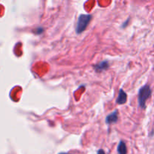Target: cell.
I'll return each instance as SVG.
<instances>
[{
    "instance_id": "obj_1",
    "label": "cell",
    "mask_w": 154,
    "mask_h": 154,
    "mask_svg": "<svg viewBox=\"0 0 154 154\" xmlns=\"http://www.w3.org/2000/svg\"><path fill=\"white\" fill-rule=\"evenodd\" d=\"M151 88H150V84H146L145 85L141 87L138 91V105H139L140 108L142 109H145L147 105H146V102H147V99L150 98L151 96Z\"/></svg>"
},
{
    "instance_id": "obj_2",
    "label": "cell",
    "mask_w": 154,
    "mask_h": 154,
    "mask_svg": "<svg viewBox=\"0 0 154 154\" xmlns=\"http://www.w3.org/2000/svg\"><path fill=\"white\" fill-rule=\"evenodd\" d=\"M91 14H81L78 17L77 21L76 26H75V32L77 34H81L83 32H84L88 26L90 20H92Z\"/></svg>"
},
{
    "instance_id": "obj_3",
    "label": "cell",
    "mask_w": 154,
    "mask_h": 154,
    "mask_svg": "<svg viewBox=\"0 0 154 154\" xmlns=\"http://www.w3.org/2000/svg\"><path fill=\"white\" fill-rule=\"evenodd\" d=\"M117 121H118V111L117 110H115L105 117V123L108 125L116 123Z\"/></svg>"
},
{
    "instance_id": "obj_4",
    "label": "cell",
    "mask_w": 154,
    "mask_h": 154,
    "mask_svg": "<svg viewBox=\"0 0 154 154\" xmlns=\"http://www.w3.org/2000/svg\"><path fill=\"white\" fill-rule=\"evenodd\" d=\"M108 68H109V63L108 60H104V61L100 62L98 64L93 66V69L96 72H103V71L107 70Z\"/></svg>"
},
{
    "instance_id": "obj_5",
    "label": "cell",
    "mask_w": 154,
    "mask_h": 154,
    "mask_svg": "<svg viewBox=\"0 0 154 154\" xmlns=\"http://www.w3.org/2000/svg\"><path fill=\"white\" fill-rule=\"evenodd\" d=\"M126 102H127V94L126 93V92H124L123 89H120L119 90L118 96L116 99V103L118 104V105H123Z\"/></svg>"
},
{
    "instance_id": "obj_6",
    "label": "cell",
    "mask_w": 154,
    "mask_h": 154,
    "mask_svg": "<svg viewBox=\"0 0 154 154\" xmlns=\"http://www.w3.org/2000/svg\"><path fill=\"white\" fill-rule=\"evenodd\" d=\"M117 153L118 154H127V147L124 141H120L117 146Z\"/></svg>"
},
{
    "instance_id": "obj_7",
    "label": "cell",
    "mask_w": 154,
    "mask_h": 154,
    "mask_svg": "<svg viewBox=\"0 0 154 154\" xmlns=\"http://www.w3.org/2000/svg\"><path fill=\"white\" fill-rule=\"evenodd\" d=\"M97 154H105V151L102 150V149H100V150H98Z\"/></svg>"
},
{
    "instance_id": "obj_8",
    "label": "cell",
    "mask_w": 154,
    "mask_h": 154,
    "mask_svg": "<svg viewBox=\"0 0 154 154\" xmlns=\"http://www.w3.org/2000/svg\"><path fill=\"white\" fill-rule=\"evenodd\" d=\"M58 154H70V153H65V152H61V153H58Z\"/></svg>"
}]
</instances>
